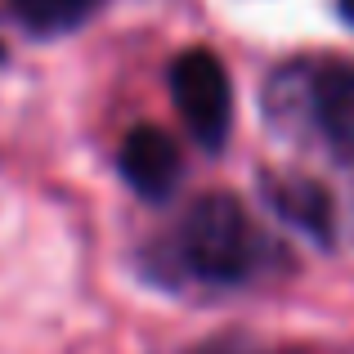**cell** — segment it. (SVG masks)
I'll use <instances>...</instances> for the list:
<instances>
[{
    "instance_id": "cell-1",
    "label": "cell",
    "mask_w": 354,
    "mask_h": 354,
    "mask_svg": "<svg viewBox=\"0 0 354 354\" xmlns=\"http://www.w3.org/2000/svg\"><path fill=\"white\" fill-rule=\"evenodd\" d=\"M180 256L202 283H242L256 269V229L229 193L193 202L180 229Z\"/></svg>"
},
{
    "instance_id": "cell-2",
    "label": "cell",
    "mask_w": 354,
    "mask_h": 354,
    "mask_svg": "<svg viewBox=\"0 0 354 354\" xmlns=\"http://www.w3.org/2000/svg\"><path fill=\"white\" fill-rule=\"evenodd\" d=\"M171 95L180 108L189 135L202 148H225L229 126H234V86H229L225 63L211 50H184L171 63Z\"/></svg>"
},
{
    "instance_id": "cell-3",
    "label": "cell",
    "mask_w": 354,
    "mask_h": 354,
    "mask_svg": "<svg viewBox=\"0 0 354 354\" xmlns=\"http://www.w3.org/2000/svg\"><path fill=\"white\" fill-rule=\"evenodd\" d=\"M117 166L139 198H166L175 189V180H180V148H175V139L166 130L135 126L121 139Z\"/></svg>"
},
{
    "instance_id": "cell-4",
    "label": "cell",
    "mask_w": 354,
    "mask_h": 354,
    "mask_svg": "<svg viewBox=\"0 0 354 354\" xmlns=\"http://www.w3.org/2000/svg\"><path fill=\"white\" fill-rule=\"evenodd\" d=\"M314 117L328 144L354 162V68H332L314 86Z\"/></svg>"
},
{
    "instance_id": "cell-5",
    "label": "cell",
    "mask_w": 354,
    "mask_h": 354,
    "mask_svg": "<svg viewBox=\"0 0 354 354\" xmlns=\"http://www.w3.org/2000/svg\"><path fill=\"white\" fill-rule=\"evenodd\" d=\"M269 198H274V207L283 211L292 225L310 229V234H314V238H323V242L332 238V202H328V193H323L319 184L292 180V184H278Z\"/></svg>"
},
{
    "instance_id": "cell-6",
    "label": "cell",
    "mask_w": 354,
    "mask_h": 354,
    "mask_svg": "<svg viewBox=\"0 0 354 354\" xmlns=\"http://www.w3.org/2000/svg\"><path fill=\"white\" fill-rule=\"evenodd\" d=\"M9 9L23 27H32L41 36H59L86 23L99 9V0H9Z\"/></svg>"
},
{
    "instance_id": "cell-7",
    "label": "cell",
    "mask_w": 354,
    "mask_h": 354,
    "mask_svg": "<svg viewBox=\"0 0 354 354\" xmlns=\"http://www.w3.org/2000/svg\"><path fill=\"white\" fill-rule=\"evenodd\" d=\"M198 354H256V350L238 346V341H216V346H207V350H198Z\"/></svg>"
},
{
    "instance_id": "cell-8",
    "label": "cell",
    "mask_w": 354,
    "mask_h": 354,
    "mask_svg": "<svg viewBox=\"0 0 354 354\" xmlns=\"http://www.w3.org/2000/svg\"><path fill=\"white\" fill-rule=\"evenodd\" d=\"M341 9H346V18L354 23V0H341Z\"/></svg>"
},
{
    "instance_id": "cell-9",
    "label": "cell",
    "mask_w": 354,
    "mask_h": 354,
    "mask_svg": "<svg viewBox=\"0 0 354 354\" xmlns=\"http://www.w3.org/2000/svg\"><path fill=\"white\" fill-rule=\"evenodd\" d=\"M0 59H5V45H0Z\"/></svg>"
}]
</instances>
